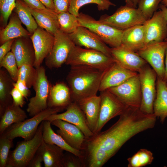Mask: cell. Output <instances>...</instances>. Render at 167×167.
I'll use <instances>...</instances> for the list:
<instances>
[{"label":"cell","mask_w":167,"mask_h":167,"mask_svg":"<svg viewBox=\"0 0 167 167\" xmlns=\"http://www.w3.org/2000/svg\"><path fill=\"white\" fill-rule=\"evenodd\" d=\"M147 20L138 8L125 5L120 7L111 15L101 16L98 20L124 30L135 25H143Z\"/></svg>","instance_id":"8992f818"},{"label":"cell","mask_w":167,"mask_h":167,"mask_svg":"<svg viewBox=\"0 0 167 167\" xmlns=\"http://www.w3.org/2000/svg\"><path fill=\"white\" fill-rule=\"evenodd\" d=\"M43 159L42 156L37 152L30 161L28 167H41Z\"/></svg>","instance_id":"c3c4849f"},{"label":"cell","mask_w":167,"mask_h":167,"mask_svg":"<svg viewBox=\"0 0 167 167\" xmlns=\"http://www.w3.org/2000/svg\"><path fill=\"white\" fill-rule=\"evenodd\" d=\"M63 163V167H84L82 158L68 152L64 154Z\"/></svg>","instance_id":"b9f144b4"},{"label":"cell","mask_w":167,"mask_h":167,"mask_svg":"<svg viewBox=\"0 0 167 167\" xmlns=\"http://www.w3.org/2000/svg\"><path fill=\"white\" fill-rule=\"evenodd\" d=\"M68 35L75 45L97 50L112 57L111 48L87 28L79 26L74 32Z\"/></svg>","instance_id":"5bb4252c"},{"label":"cell","mask_w":167,"mask_h":167,"mask_svg":"<svg viewBox=\"0 0 167 167\" xmlns=\"http://www.w3.org/2000/svg\"><path fill=\"white\" fill-rule=\"evenodd\" d=\"M15 82L7 71L0 70V116L6 108L13 103L11 92L14 87Z\"/></svg>","instance_id":"1f68e13d"},{"label":"cell","mask_w":167,"mask_h":167,"mask_svg":"<svg viewBox=\"0 0 167 167\" xmlns=\"http://www.w3.org/2000/svg\"><path fill=\"white\" fill-rule=\"evenodd\" d=\"M36 69L37 76L33 86L35 95L29 99L27 109L31 117L48 108L47 101L51 87L45 67L41 66Z\"/></svg>","instance_id":"9c48e42d"},{"label":"cell","mask_w":167,"mask_h":167,"mask_svg":"<svg viewBox=\"0 0 167 167\" xmlns=\"http://www.w3.org/2000/svg\"><path fill=\"white\" fill-rule=\"evenodd\" d=\"M156 95L153 105V113L163 123L167 117V86L163 79L157 77Z\"/></svg>","instance_id":"f1b7e54d"},{"label":"cell","mask_w":167,"mask_h":167,"mask_svg":"<svg viewBox=\"0 0 167 167\" xmlns=\"http://www.w3.org/2000/svg\"><path fill=\"white\" fill-rule=\"evenodd\" d=\"M35 54L33 66L40 67L44 59L51 51L54 42V36L39 27L30 37Z\"/></svg>","instance_id":"e0dca14e"},{"label":"cell","mask_w":167,"mask_h":167,"mask_svg":"<svg viewBox=\"0 0 167 167\" xmlns=\"http://www.w3.org/2000/svg\"><path fill=\"white\" fill-rule=\"evenodd\" d=\"M30 8L42 10L46 7L39 0H22Z\"/></svg>","instance_id":"7dc6e473"},{"label":"cell","mask_w":167,"mask_h":167,"mask_svg":"<svg viewBox=\"0 0 167 167\" xmlns=\"http://www.w3.org/2000/svg\"><path fill=\"white\" fill-rule=\"evenodd\" d=\"M15 3L14 10L15 12L27 30L32 34L38 26L28 6L22 0H16Z\"/></svg>","instance_id":"d6a6232c"},{"label":"cell","mask_w":167,"mask_h":167,"mask_svg":"<svg viewBox=\"0 0 167 167\" xmlns=\"http://www.w3.org/2000/svg\"><path fill=\"white\" fill-rule=\"evenodd\" d=\"M107 90L126 106L139 108L142 93L138 73L120 85Z\"/></svg>","instance_id":"7c38bea8"},{"label":"cell","mask_w":167,"mask_h":167,"mask_svg":"<svg viewBox=\"0 0 167 167\" xmlns=\"http://www.w3.org/2000/svg\"><path fill=\"white\" fill-rule=\"evenodd\" d=\"M15 2L16 0H0L2 28L5 27L7 25L8 19L15 7Z\"/></svg>","instance_id":"60d3db41"},{"label":"cell","mask_w":167,"mask_h":167,"mask_svg":"<svg viewBox=\"0 0 167 167\" xmlns=\"http://www.w3.org/2000/svg\"><path fill=\"white\" fill-rule=\"evenodd\" d=\"M51 124L57 127V133L71 147L81 151L86 138L81 130L77 126L66 121L56 119L51 122Z\"/></svg>","instance_id":"d6986e66"},{"label":"cell","mask_w":167,"mask_h":167,"mask_svg":"<svg viewBox=\"0 0 167 167\" xmlns=\"http://www.w3.org/2000/svg\"><path fill=\"white\" fill-rule=\"evenodd\" d=\"M15 39L9 40L2 45L0 47V61L11 50L12 46Z\"/></svg>","instance_id":"bcb514c9"},{"label":"cell","mask_w":167,"mask_h":167,"mask_svg":"<svg viewBox=\"0 0 167 167\" xmlns=\"http://www.w3.org/2000/svg\"><path fill=\"white\" fill-rule=\"evenodd\" d=\"M21 108L12 103L6 108L0 116V135L12 124L23 121L27 118L26 113Z\"/></svg>","instance_id":"4dcf8cb0"},{"label":"cell","mask_w":167,"mask_h":167,"mask_svg":"<svg viewBox=\"0 0 167 167\" xmlns=\"http://www.w3.org/2000/svg\"><path fill=\"white\" fill-rule=\"evenodd\" d=\"M59 29L69 34L74 32L80 26L78 17L68 11L58 15Z\"/></svg>","instance_id":"836d02e7"},{"label":"cell","mask_w":167,"mask_h":167,"mask_svg":"<svg viewBox=\"0 0 167 167\" xmlns=\"http://www.w3.org/2000/svg\"><path fill=\"white\" fill-rule=\"evenodd\" d=\"M165 74L164 80L167 83V46L165 51Z\"/></svg>","instance_id":"816d5d0a"},{"label":"cell","mask_w":167,"mask_h":167,"mask_svg":"<svg viewBox=\"0 0 167 167\" xmlns=\"http://www.w3.org/2000/svg\"><path fill=\"white\" fill-rule=\"evenodd\" d=\"M29 37H19L15 39L11 51L14 54L18 68L27 64L33 66L35 60L34 49Z\"/></svg>","instance_id":"44dd1931"},{"label":"cell","mask_w":167,"mask_h":167,"mask_svg":"<svg viewBox=\"0 0 167 167\" xmlns=\"http://www.w3.org/2000/svg\"><path fill=\"white\" fill-rule=\"evenodd\" d=\"M161 4L167 7V0H162Z\"/></svg>","instance_id":"11a10c76"},{"label":"cell","mask_w":167,"mask_h":167,"mask_svg":"<svg viewBox=\"0 0 167 167\" xmlns=\"http://www.w3.org/2000/svg\"><path fill=\"white\" fill-rule=\"evenodd\" d=\"M81 151L84 167H101L113 156L99 147L84 148Z\"/></svg>","instance_id":"f546056e"},{"label":"cell","mask_w":167,"mask_h":167,"mask_svg":"<svg viewBox=\"0 0 167 167\" xmlns=\"http://www.w3.org/2000/svg\"><path fill=\"white\" fill-rule=\"evenodd\" d=\"M166 85H167V83H166Z\"/></svg>","instance_id":"9f6ffc18"},{"label":"cell","mask_w":167,"mask_h":167,"mask_svg":"<svg viewBox=\"0 0 167 167\" xmlns=\"http://www.w3.org/2000/svg\"><path fill=\"white\" fill-rule=\"evenodd\" d=\"M22 22L15 12L11 14L8 23L0 31V43L22 37H30L32 34L23 28Z\"/></svg>","instance_id":"d4e9b609"},{"label":"cell","mask_w":167,"mask_h":167,"mask_svg":"<svg viewBox=\"0 0 167 167\" xmlns=\"http://www.w3.org/2000/svg\"><path fill=\"white\" fill-rule=\"evenodd\" d=\"M154 159L152 153L147 149H141L127 159L128 167H142L151 164Z\"/></svg>","instance_id":"d590c367"},{"label":"cell","mask_w":167,"mask_h":167,"mask_svg":"<svg viewBox=\"0 0 167 167\" xmlns=\"http://www.w3.org/2000/svg\"><path fill=\"white\" fill-rule=\"evenodd\" d=\"M71 91L68 85L63 82L51 86L47 101L48 108L66 109L72 102Z\"/></svg>","instance_id":"7402d4cb"},{"label":"cell","mask_w":167,"mask_h":167,"mask_svg":"<svg viewBox=\"0 0 167 167\" xmlns=\"http://www.w3.org/2000/svg\"><path fill=\"white\" fill-rule=\"evenodd\" d=\"M138 73L142 93V100L139 109L144 114H153V103L156 95L157 74L148 64Z\"/></svg>","instance_id":"ba28073f"},{"label":"cell","mask_w":167,"mask_h":167,"mask_svg":"<svg viewBox=\"0 0 167 167\" xmlns=\"http://www.w3.org/2000/svg\"><path fill=\"white\" fill-rule=\"evenodd\" d=\"M47 8L55 11L54 0H39Z\"/></svg>","instance_id":"681fc988"},{"label":"cell","mask_w":167,"mask_h":167,"mask_svg":"<svg viewBox=\"0 0 167 167\" xmlns=\"http://www.w3.org/2000/svg\"><path fill=\"white\" fill-rule=\"evenodd\" d=\"M159 8L162 11L163 15L167 22V7L161 3L159 5ZM165 41H167V37Z\"/></svg>","instance_id":"f907efd6"},{"label":"cell","mask_w":167,"mask_h":167,"mask_svg":"<svg viewBox=\"0 0 167 167\" xmlns=\"http://www.w3.org/2000/svg\"><path fill=\"white\" fill-rule=\"evenodd\" d=\"M143 25L145 46L163 41L167 37V22L161 10L155 11L152 17L147 20Z\"/></svg>","instance_id":"9a60e30c"},{"label":"cell","mask_w":167,"mask_h":167,"mask_svg":"<svg viewBox=\"0 0 167 167\" xmlns=\"http://www.w3.org/2000/svg\"><path fill=\"white\" fill-rule=\"evenodd\" d=\"M121 45L136 52L145 46L143 25H135L123 30Z\"/></svg>","instance_id":"4316f807"},{"label":"cell","mask_w":167,"mask_h":167,"mask_svg":"<svg viewBox=\"0 0 167 167\" xmlns=\"http://www.w3.org/2000/svg\"><path fill=\"white\" fill-rule=\"evenodd\" d=\"M131 1L134 4V7L136 8L139 0H131Z\"/></svg>","instance_id":"db71d44e"},{"label":"cell","mask_w":167,"mask_h":167,"mask_svg":"<svg viewBox=\"0 0 167 167\" xmlns=\"http://www.w3.org/2000/svg\"><path fill=\"white\" fill-rule=\"evenodd\" d=\"M37 76V69L33 66L24 64L19 68L18 79L23 82L29 88L33 87Z\"/></svg>","instance_id":"8d00e7d4"},{"label":"cell","mask_w":167,"mask_h":167,"mask_svg":"<svg viewBox=\"0 0 167 167\" xmlns=\"http://www.w3.org/2000/svg\"><path fill=\"white\" fill-rule=\"evenodd\" d=\"M56 119L62 120L76 126L82 131L86 139L94 135L88 125L84 114L76 102H72L63 113L50 115L45 120L51 122Z\"/></svg>","instance_id":"2e32d148"},{"label":"cell","mask_w":167,"mask_h":167,"mask_svg":"<svg viewBox=\"0 0 167 167\" xmlns=\"http://www.w3.org/2000/svg\"><path fill=\"white\" fill-rule=\"evenodd\" d=\"M0 67L6 70L15 82L17 81L19 68L15 57L11 51L8 53L0 61Z\"/></svg>","instance_id":"74e56055"},{"label":"cell","mask_w":167,"mask_h":167,"mask_svg":"<svg viewBox=\"0 0 167 167\" xmlns=\"http://www.w3.org/2000/svg\"><path fill=\"white\" fill-rule=\"evenodd\" d=\"M14 87L17 88L23 95L24 98L27 99L30 94L31 92L29 88L22 81L18 79L14 83Z\"/></svg>","instance_id":"f6af8a7d"},{"label":"cell","mask_w":167,"mask_h":167,"mask_svg":"<svg viewBox=\"0 0 167 167\" xmlns=\"http://www.w3.org/2000/svg\"><path fill=\"white\" fill-rule=\"evenodd\" d=\"M91 3L97 4L98 9L100 11L108 10L111 6H116L109 0H71L68 11L78 17L80 8L85 5Z\"/></svg>","instance_id":"e575fe53"},{"label":"cell","mask_w":167,"mask_h":167,"mask_svg":"<svg viewBox=\"0 0 167 167\" xmlns=\"http://www.w3.org/2000/svg\"><path fill=\"white\" fill-rule=\"evenodd\" d=\"M167 41L155 42L144 46L136 52L149 64L157 77L164 80L165 74L164 57Z\"/></svg>","instance_id":"4fadbf2b"},{"label":"cell","mask_w":167,"mask_h":167,"mask_svg":"<svg viewBox=\"0 0 167 167\" xmlns=\"http://www.w3.org/2000/svg\"><path fill=\"white\" fill-rule=\"evenodd\" d=\"M63 150L58 146L43 140L37 152L42 156L45 167H63Z\"/></svg>","instance_id":"484cf974"},{"label":"cell","mask_w":167,"mask_h":167,"mask_svg":"<svg viewBox=\"0 0 167 167\" xmlns=\"http://www.w3.org/2000/svg\"><path fill=\"white\" fill-rule=\"evenodd\" d=\"M138 73L126 69L115 61L104 71L99 91L118 85Z\"/></svg>","instance_id":"ffe728a7"},{"label":"cell","mask_w":167,"mask_h":167,"mask_svg":"<svg viewBox=\"0 0 167 167\" xmlns=\"http://www.w3.org/2000/svg\"><path fill=\"white\" fill-rule=\"evenodd\" d=\"M114 62L112 57L100 51L75 45L71 50L65 64L71 66H87L105 71Z\"/></svg>","instance_id":"277c9868"},{"label":"cell","mask_w":167,"mask_h":167,"mask_svg":"<svg viewBox=\"0 0 167 167\" xmlns=\"http://www.w3.org/2000/svg\"><path fill=\"white\" fill-rule=\"evenodd\" d=\"M71 0H54L55 11L58 14L68 11Z\"/></svg>","instance_id":"ee69618b"},{"label":"cell","mask_w":167,"mask_h":167,"mask_svg":"<svg viewBox=\"0 0 167 167\" xmlns=\"http://www.w3.org/2000/svg\"><path fill=\"white\" fill-rule=\"evenodd\" d=\"M76 102L84 114L89 128L94 134L100 112V96H94L81 99Z\"/></svg>","instance_id":"603a6c76"},{"label":"cell","mask_w":167,"mask_h":167,"mask_svg":"<svg viewBox=\"0 0 167 167\" xmlns=\"http://www.w3.org/2000/svg\"><path fill=\"white\" fill-rule=\"evenodd\" d=\"M162 0H139L138 10L147 20L151 18L159 8Z\"/></svg>","instance_id":"f35d334b"},{"label":"cell","mask_w":167,"mask_h":167,"mask_svg":"<svg viewBox=\"0 0 167 167\" xmlns=\"http://www.w3.org/2000/svg\"><path fill=\"white\" fill-rule=\"evenodd\" d=\"M28 9L38 26L53 35L59 30L58 15L55 11L46 8L42 10Z\"/></svg>","instance_id":"cb8c5ba5"},{"label":"cell","mask_w":167,"mask_h":167,"mask_svg":"<svg viewBox=\"0 0 167 167\" xmlns=\"http://www.w3.org/2000/svg\"><path fill=\"white\" fill-rule=\"evenodd\" d=\"M105 71L85 65L71 66L66 80L72 101L97 95Z\"/></svg>","instance_id":"7a4b0ae2"},{"label":"cell","mask_w":167,"mask_h":167,"mask_svg":"<svg viewBox=\"0 0 167 167\" xmlns=\"http://www.w3.org/2000/svg\"><path fill=\"white\" fill-rule=\"evenodd\" d=\"M11 94L13 99V104L22 107L25 103V98L23 94L15 87L11 91Z\"/></svg>","instance_id":"7bdbcfd3"},{"label":"cell","mask_w":167,"mask_h":167,"mask_svg":"<svg viewBox=\"0 0 167 167\" xmlns=\"http://www.w3.org/2000/svg\"><path fill=\"white\" fill-rule=\"evenodd\" d=\"M78 18L80 26L85 27L95 33L111 48L121 45L123 30L100 22L82 12L79 13Z\"/></svg>","instance_id":"52a82bcc"},{"label":"cell","mask_w":167,"mask_h":167,"mask_svg":"<svg viewBox=\"0 0 167 167\" xmlns=\"http://www.w3.org/2000/svg\"><path fill=\"white\" fill-rule=\"evenodd\" d=\"M43 121L31 139L17 142L10 151L6 167H27L36 154L43 140Z\"/></svg>","instance_id":"3957f363"},{"label":"cell","mask_w":167,"mask_h":167,"mask_svg":"<svg viewBox=\"0 0 167 167\" xmlns=\"http://www.w3.org/2000/svg\"><path fill=\"white\" fill-rule=\"evenodd\" d=\"M111 56L115 62L130 71L138 73L148 63L136 52L121 45L111 48Z\"/></svg>","instance_id":"ac0fdd59"},{"label":"cell","mask_w":167,"mask_h":167,"mask_svg":"<svg viewBox=\"0 0 167 167\" xmlns=\"http://www.w3.org/2000/svg\"><path fill=\"white\" fill-rule=\"evenodd\" d=\"M13 140L0 135V167H6L10 149L13 145Z\"/></svg>","instance_id":"ab89813d"},{"label":"cell","mask_w":167,"mask_h":167,"mask_svg":"<svg viewBox=\"0 0 167 167\" xmlns=\"http://www.w3.org/2000/svg\"><path fill=\"white\" fill-rule=\"evenodd\" d=\"M43 139L45 143L55 145L63 150L72 153L79 157H82L81 151L71 147L60 135L54 132L51 126V122L45 120L43 121Z\"/></svg>","instance_id":"83f0119b"},{"label":"cell","mask_w":167,"mask_h":167,"mask_svg":"<svg viewBox=\"0 0 167 167\" xmlns=\"http://www.w3.org/2000/svg\"><path fill=\"white\" fill-rule=\"evenodd\" d=\"M100 112L94 135L100 133L110 119L120 116L127 107L108 90L101 92Z\"/></svg>","instance_id":"8fae6325"},{"label":"cell","mask_w":167,"mask_h":167,"mask_svg":"<svg viewBox=\"0 0 167 167\" xmlns=\"http://www.w3.org/2000/svg\"><path fill=\"white\" fill-rule=\"evenodd\" d=\"M156 118L154 113H143L139 108L127 106L109 129L86 139L83 148L99 147L113 156L132 137L153 128Z\"/></svg>","instance_id":"6da1fadb"},{"label":"cell","mask_w":167,"mask_h":167,"mask_svg":"<svg viewBox=\"0 0 167 167\" xmlns=\"http://www.w3.org/2000/svg\"><path fill=\"white\" fill-rule=\"evenodd\" d=\"M52 49L45 59V63L49 69L60 67L65 63L69 54L75 45L68 34L60 29L54 35Z\"/></svg>","instance_id":"30bf717a"},{"label":"cell","mask_w":167,"mask_h":167,"mask_svg":"<svg viewBox=\"0 0 167 167\" xmlns=\"http://www.w3.org/2000/svg\"><path fill=\"white\" fill-rule=\"evenodd\" d=\"M61 111L62 110L58 109L48 108L29 119L12 124L2 135L13 139L18 137L25 140L30 139L34 136L42 121L50 115Z\"/></svg>","instance_id":"5b68a950"},{"label":"cell","mask_w":167,"mask_h":167,"mask_svg":"<svg viewBox=\"0 0 167 167\" xmlns=\"http://www.w3.org/2000/svg\"><path fill=\"white\" fill-rule=\"evenodd\" d=\"M125 2L126 3V5L129 6L135 7L134 4L131 0H125Z\"/></svg>","instance_id":"f5cc1de1"}]
</instances>
